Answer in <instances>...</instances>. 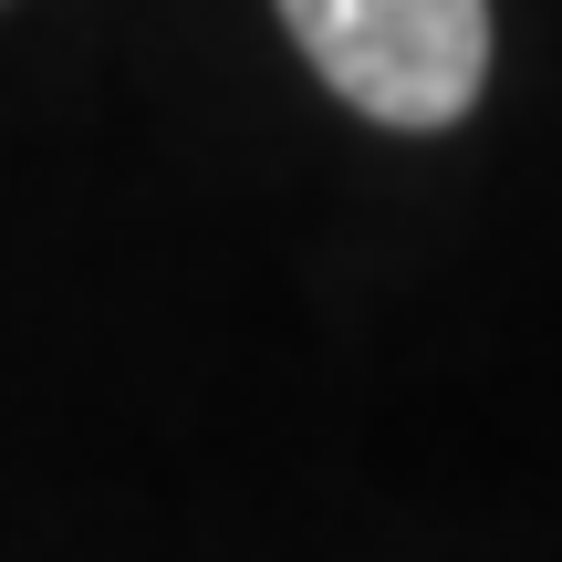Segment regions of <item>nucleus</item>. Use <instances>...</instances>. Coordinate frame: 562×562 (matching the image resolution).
I'll use <instances>...</instances> for the list:
<instances>
[{"label":"nucleus","instance_id":"1","mask_svg":"<svg viewBox=\"0 0 562 562\" xmlns=\"http://www.w3.org/2000/svg\"><path fill=\"white\" fill-rule=\"evenodd\" d=\"M323 83L364 125L438 136L490 83V0H271Z\"/></svg>","mask_w":562,"mask_h":562}]
</instances>
